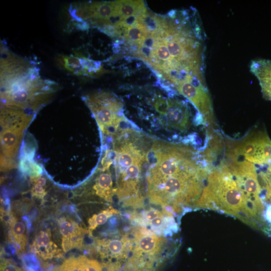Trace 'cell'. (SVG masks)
<instances>
[{"instance_id":"23","label":"cell","mask_w":271,"mask_h":271,"mask_svg":"<svg viewBox=\"0 0 271 271\" xmlns=\"http://www.w3.org/2000/svg\"><path fill=\"white\" fill-rule=\"evenodd\" d=\"M34 184L31 190L32 195L39 198H43L46 195L45 189L43 187L44 186L36 183Z\"/></svg>"},{"instance_id":"18","label":"cell","mask_w":271,"mask_h":271,"mask_svg":"<svg viewBox=\"0 0 271 271\" xmlns=\"http://www.w3.org/2000/svg\"><path fill=\"white\" fill-rule=\"evenodd\" d=\"M84 233L75 234L71 236L63 237L62 246L66 252L74 247H79L82 245V236Z\"/></svg>"},{"instance_id":"15","label":"cell","mask_w":271,"mask_h":271,"mask_svg":"<svg viewBox=\"0 0 271 271\" xmlns=\"http://www.w3.org/2000/svg\"><path fill=\"white\" fill-rule=\"evenodd\" d=\"M127 240L113 239L101 242V245L114 257H123L127 248Z\"/></svg>"},{"instance_id":"16","label":"cell","mask_w":271,"mask_h":271,"mask_svg":"<svg viewBox=\"0 0 271 271\" xmlns=\"http://www.w3.org/2000/svg\"><path fill=\"white\" fill-rule=\"evenodd\" d=\"M59 225L60 232L63 237L71 236L85 232L74 221L65 218H62L59 220Z\"/></svg>"},{"instance_id":"6","label":"cell","mask_w":271,"mask_h":271,"mask_svg":"<svg viewBox=\"0 0 271 271\" xmlns=\"http://www.w3.org/2000/svg\"><path fill=\"white\" fill-rule=\"evenodd\" d=\"M225 157L243 159L258 166L271 165V141L261 131L249 132L240 140H227Z\"/></svg>"},{"instance_id":"21","label":"cell","mask_w":271,"mask_h":271,"mask_svg":"<svg viewBox=\"0 0 271 271\" xmlns=\"http://www.w3.org/2000/svg\"><path fill=\"white\" fill-rule=\"evenodd\" d=\"M1 271H23L12 261L3 259L1 262Z\"/></svg>"},{"instance_id":"4","label":"cell","mask_w":271,"mask_h":271,"mask_svg":"<svg viewBox=\"0 0 271 271\" xmlns=\"http://www.w3.org/2000/svg\"><path fill=\"white\" fill-rule=\"evenodd\" d=\"M196 208L226 214L255 228L245 198L224 161L211 168Z\"/></svg>"},{"instance_id":"2","label":"cell","mask_w":271,"mask_h":271,"mask_svg":"<svg viewBox=\"0 0 271 271\" xmlns=\"http://www.w3.org/2000/svg\"><path fill=\"white\" fill-rule=\"evenodd\" d=\"M54 87V83L41 77L29 61L1 48L2 107L35 114L49 101Z\"/></svg>"},{"instance_id":"19","label":"cell","mask_w":271,"mask_h":271,"mask_svg":"<svg viewBox=\"0 0 271 271\" xmlns=\"http://www.w3.org/2000/svg\"><path fill=\"white\" fill-rule=\"evenodd\" d=\"M83 271H102L101 265L99 262L92 259H89L86 257L81 256Z\"/></svg>"},{"instance_id":"5","label":"cell","mask_w":271,"mask_h":271,"mask_svg":"<svg viewBox=\"0 0 271 271\" xmlns=\"http://www.w3.org/2000/svg\"><path fill=\"white\" fill-rule=\"evenodd\" d=\"M97 123L102 133L115 136L127 120L123 115V104L114 95L100 91L83 98Z\"/></svg>"},{"instance_id":"9","label":"cell","mask_w":271,"mask_h":271,"mask_svg":"<svg viewBox=\"0 0 271 271\" xmlns=\"http://www.w3.org/2000/svg\"><path fill=\"white\" fill-rule=\"evenodd\" d=\"M249 68L258 80L263 97L271 101V60L265 59L252 60Z\"/></svg>"},{"instance_id":"8","label":"cell","mask_w":271,"mask_h":271,"mask_svg":"<svg viewBox=\"0 0 271 271\" xmlns=\"http://www.w3.org/2000/svg\"><path fill=\"white\" fill-rule=\"evenodd\" d=\"M162 114L167 125L176 130L186 131L190 125V111L187 104L182 101L168 99Z\"/></svg>"},{"instance_id":"11","label":"cell","mask_w":271,"mask_h":271,"mask_svg":"<svg viewBox=\"0 0 271 271\" xmlns=\"http://www.w3.org/2000/svg\"><path fill=\"white\" fill-rule=\"evenodd\" d=\"M110 167H102L103 172L97 177L93 187L97 195L108 201L111 200L112 196L117 191V189L112 187V179L109 171Z\"/></svg>"},{"instance_id":"1","label":"cell","mask_w":271,"mask_h":271,"mask_svg":"<svg viewBox=\"0 0 271 271\" xmlns=\"http://www.w3.org/2000/svg\"><path fill=\"white\" fill-rule=\"evenodd\" d=\"M147 195L152 203L172 212L195 208L210 170L192 148L156 140L146 158Z\"/></svg>"},{"instance_id":"14","label":"cell","mask_w":271,"mask_h":271,"mask_svg":"<svg viewBox=\"0 0 271 271\" xmlns=\"http://www.w3.org/2000/svg\"><path fill=\"white\" fill-rule=\"evenodd\" d=\"M116 10L122 18L137 15L147 8L142 1H115Z\"/></svg>"},{"instance_id":"17","label":"cell","mask_w":271,"mask_h":271,"mask_svg":"<svg viewBox=\"0 0 271 271\" xmlns=\"http://www.w3.org/2000/svg\"><path fill=\"white\" fill-rule=\"evenodd\" d=\"M118 212L117 210L111 208L103 210L98 214L94 215L88 221L90 231L94 229L98 225L104 224L108 218Z\"/></svg>"},{"instance_id":"20","label":"cell","mask_w":271,"mask_h":271,"mask_svg":"<svg viewBox=\"0 0 271 271\" xmlns=\"http://www.w3.org/2000/svg\"><path fill=\"white\" fill-rule=\"evenodd\" d=\"M164 212V211H160L157 209L151 208L143 213V218H142L141 220H143L142 221L146 224L148 221L161 215Z\"/></svg>"},{"instance_id":"12","label":"cell","mask_w":271,"mask_h":271,"mask_svg":"<svg viewBox=\"0 0 271 271\" xmlns=\"http://www.w3.org/2000/svg\"><path fill=\"white\" fill-rule=\"evenodd\" d=\"M49 230L39 232L32 249L44 258H50L55 252L56 246L51 241Z\"/></svg>"},{"instance_id":"10","label":"cell","mask_w":271,"mask_h":271,"mask_svg":"<svg viewBox=\"0 0 271 271\" xmlns=\"http://www.w3.org/2000/svg\"><path fill=\"white\" fill-rule=\"evenodd\" d=\"M161 242L162 239L152 231L141 229L135 234V252L138 255L154 254L159 250Z\"/></svg>"},{"instance_id":"13","label":"cell","mask_w":271,"mask_h":271,"mask_svg":"<svg viewBox=\"0 0 271 271\" xmlns=\"http://www.w3.org/2000/svg\"><path fill=\"white\" fill-rule=\"evenodd\" d=\"M10 238L18 252L25 250L27 245L26 227L24 223L14 218L10 221Z\"/></svg>"},{"instance_id":"7","label":"cell","mask_w":271,"mask_h":271,"mask_svg":"<svg viewBox=\"0 0 271 271\" xmlns=\"http://www.w3.org/2000/svg\"><path fill=\"white\" fill-rule=\"evenodd\" d=\"M58 66L78 76L92 77L103 72L101 63L79 54L60 55L56 59Z\"/></svg>"},{"instance_id":"22","label":"cell","mask_w":271,"mask_h":271,"mask_svg":"<svg viewBox=\"0 0 271 271\" xmlns=\"http://www.w3.org/2000/svg\"><path fill=\"white\" fill-rule=\"evenodd\" d=\"M263 219L268 228L269 236H271V204H264Z\"/></svg>"},{"instance_id":"3","label":"cell","mask_w":271,"mask_h":271,"mask_svg":"<svg viewBox=\"0 0 271 271\" xmlns=\"http://www.w3.org/2000/svg\"><path fill=\"white\" fill-rule=\"evenodd\" d=\"M113 140L112 160L116 175L117 195L126 204H138L141 200L139 195L140 179L149 148L146 147L143 138L131 128L122 131Z\"/></svg>"}]
</instances>
